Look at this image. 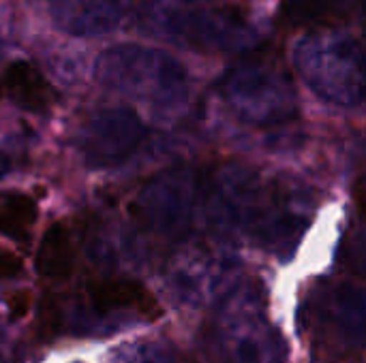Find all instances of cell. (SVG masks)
Here are the masks:
<instances>
[{"mask_svg": "<svg viewBox=\"0 0 366 363\" xmlns=\"http://www.w3.org/2000/svg\"><path fill=\"white\" fill-rule=\"evenodd\" d=\"M36 201L24 193H0V233L13 240H28V231L36 223Z\"/></svg>", "mask_w": 366, "mask_h": 363, "instance_id": "obj_4", "label": "cell"}, {"mask_svg": "<svg viewBox=\"0 0 366 363\" xmlns=\"http://www.w3.org/2000/svg\"><path fill=\"white\" fill-rule=\"evenodd\" d=\"M0 101H9L32 113H45L56 105L58 94L34 64L17 60L0 75Z\"/></svg>", "mask_w": 366, "mask_h": 363, "instance_id": "obj_2", "label": "cell"}, {"mask_svg": "<svg viewBox=\"0 0 366 363\" xmlns=\"http://www.w3.org/2000/svg\"><path fill=\"white\" fill-rule=\"evenodd\" d=\"M24 272V261L19 255L0 248V280H13Z\"/></svg>", "mask_w": 366, "mask_h": 363, "instance_id": "obj_6", "label": "cell"}, {"mask_svg": "<svg viewBox=\"0 0 366 363\" xmlns=\"http://www.w3.org/2000/svg\"><path fill=\"white\" fill-rule=\"evenodd\" d=\"M30 302H32V295L30 291H15L13 295H9V315L11 319H21L28 308H30Z\"/></svg>", "mask_w": 366, "mask_h": 363, "instance_id": "obj_7", "label": "cell"}, {"mask_svg": "<svg viewBox=\"0 0 366 363\" xmlns=\"http://www.w3.org/2000/svg\"><path fill=\"white\" fill-rule=\"evenodd\" d=\"M36 274L47 280H66L75 267V244L71 229L64 223H54L41 237L36 259Z\"/></svg>", "mask_w": 366, "mask_h": 363, "instance_id": "obj_3", "label": "cell"}, {"mask_svg": "<svg viewBox=\"0 0 366 363\" xmlns=\"http://www.w3.org/2000/svg\"><path fill=\"white\" fill-rule=\"evenodd\" d=\"M62 325V315H60V304L58 297L45 295L39 308V319H36V336L41 340H51L60 334Z\"/></svg>", "mask_w": 366, "mask_h": 363, "instance_id": "obj_5", "label": "cell"}, {"mask_svg": "<svg viewBox=\"0 0 366 363\" xmlns=\"http://www.w3.org/2000/svg\"><path fill=\"white\" fill-rule=\"evenodd\" d=\"M86 295L90 308L105 317L112 312H137L150 321L161 317V306L157 297L137 280L129 278H99L86 285Z\"/></svg>", "mask_w": 366, "mask_h": 363, "instance_id": "obj_1", "label": "cell"}]
</instances>
